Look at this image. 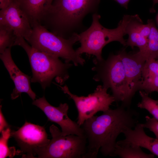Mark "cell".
Wrapping results in <instances>:
<instances>
[{
    "instance_id": "6da1fadb",
    "label": "cell",
    "mask_w": 158,
    "mask_h": 158,
    "mask_svg": "<svg viewBox=\"0 0 158 158\" xmlns=\"http://www.w3.org/2000/svg\"><path fill=\"white\" fill-rule=\"evenodd\" d=\"M139 115L136 111L121 105L85 120L81 126L87 142L83 158H97L99 150L104 156H111L118 136L125 130L134 128Z\"/></svg>"
},
{
    "instance_id": "7a4b0ae2",
    "label": "cell",
    "mask_w": 158,
    "mask_h": 158,
    "mask_svg": "<svg viewBox=\"0 0 158 158\" xmlns=\"http://www.w3.org/2000/svg\"><path fill=\"white\" fill-rule=\"evenodd\" d=\"M100 0H53L40 23L49 31L68 39L83 31V21L97 13Z\"/></svg>"
},
{
    "instance_id": "3957f363",
    "label": "cell",
    "mask_w": 158,
    "mask_h": 158,
    "mask_svg": "<svg viewBox=\"0 0 158 158\" xmlns=\"http://www.w3.org/2000/svg\"><path fill=\"white\" fill-rule=\"evenodd\" d=\"M26 41L22 37L17 36L14 45L22 47L28 56L32 74L31 82L39 83L44 90L50 86L54 79L63 85L69 77L68 70L72 64L34 48Z\"/></svg>"
},
{
    "instance_id": "277c9868",
    "label": "cell",
    "mask_w": 158,
    "mask_h": 158,
    "mask_svg": "<svg viewBox=\"0 0 158 158\" xmlns=\"http://www.w3.org/2000/svg\"><path fill=\"white\" fill-rule=\"evenodd\" d=\"M134 15H124L117 28L113 29L106 28L100 23V16L97 13L92 15V22L90 26L78 34V42L80 46L75 50L81 55L85 54L95 57L101 60L102 51L107 44L113 41H118L126 46V40L123 38L126 35V27Z\"/></svg>"
},
{
    "instance_id": "5b68a950",
    "label": "cell",
    "mask_w": 158,
    "mask_h": 158,
    "mask_svg": "<svg viewBox=\"0 0 158 158\" xmlns=\"http://www.w3.org/2000/svg\"><path fill=\"white\" fill-rule=\"evenodd\" d=\"M92 70L95 72L93 79L102 83L104 87L110 89L115 102L129 108L132 95L126 76L123 63L117 54H110L106 60L95 58Z\"/></svg>"
},
{
    "instance_id": "8992f818",
    "label": "cell",
    "mask_w": 158,
    "mask_h": 158,
    "mask_svg": "<svg viewBox=\"0 0 158 158\" xmlns=\"http://www.w3.org/2000/svg\"><path fill=\"white\" fill-rule=\"evenodd\" d=\"M31 34L26 40L32 47L46 53L72 62L76 66L83 65L85 60L73 48L78 42L76 34L68 39L57 35L49 31L38 23L32 25Z\"/></svg>"
},
{
    "instance_id": "52a82bcc",
    "label": "cell",
    "mask_w": 158,
    "mask_h": 158,
    "mask_svg": "<svg viewBox=\"0 0 158 158\" xmlns=\"http://www.w3.org/2000/svg\"><path fill=\"white\" fill-rule=\"evenodd\" d=\"M52 139L47 145L37 149L39 158H83L86 153L87 141L84 135H63L54 125L49 128Z\"/></svg>"
},
{
    "instance_id": "ba28073f",
    "label": "cell",
    "mask_w": 158,
    "mask_h": 158,
    "mask_svg": "<svg viewBox=\"0 0 158 158\" xmlns=\"http://www.w3.org/2000/svg\"><path fill=\"white\" fill-rule=\"evenodd\" d=\"M59 86L74 102L78 113L77 123L80 126L85 120L97 112L109 109L110 106L115 102L112 95L108 93V89L102 85L97 86L94 92L87 96H79L73 94L66 85Z\"/></svg>"
},
{
    "instance_id": "9c48e42d",
    "label": "cell",
    "mask_w": 158,
    "mask_h": 158,
    "mask_svg": "<svg viewBox=\"0 0 158 158\" xmlns=\"http://www.w3.org/2000/svg\"><path fill=\"white\" fill-rule=\"evenodd\" d=\"M11 138H14L20 148L17 154L22 155L23 158H35L36 150L50 141L44 127L27 121L18 130L11 131Z\"/></svg>"
},
{
    "instance_id": "30bf717a",
    "label": "cell",
    "mask_w": 158,
    "mask_h": 158,
    "mask_svg": "<svg viewBox=\"0 0 158 158\" xmlns=\"http://www.w3.org/2000/svg\"><path fill=\"white\" fill-rule=\"evenodd\" d=\"M32 104L40 109L49 121L57 124L61 127L63 135H85L81 127L68 116L69 106L67 103H61L59 107H55L50 104L43 96L33 101Z\"/></svg>"
},
{
    "instance_id": "8fae6325",
    "label": "cell",
    "mask_w": 158,
    "mask_h": 158,
    "mask_svg": "<svg viewBox=\"0 0 158 158\" xmlns=\"http://www.w3.org/2000/svg\"><path fill=\"white\" fill-rule=\"evenodd\" d=\"M0 25L9 28L16 36L22 37L26 40L32 32L29 20L17 0H13L7 8L0 10Z\"/></svg>"
},
{
    "instance_id": "7c38bea8",
    "label": "cell",
    "mask_w": 158,
    "mask_h": 158,
    "mask_svg": "<svg viewBox=\"0 0 158 158\" xmlns=\"http://www.w3.org/2000/svg\"><path fill=\"white\" fill-rule=\"evenodd\" d=\"M11 48H7L0 55V58L15 84L11 98L12 100L15 99L22 93L25 92L34 101L36 99V95L31 87V77L22 72L16 65L12 58Z\"/></svg>"
},
{
    "instance_id": "4fadbf2b",
    "label": "cell",
    "mask_w": 158,
    "mask_h": 158,
    "mask_svg": "<svg viewBox=\"0 0 158 158\" xmlns=\"http://www.w3.org/2000/svg\"><path fill=\"white\" fill-rule=\"evenodd\" d=\"M118 54L123 63L126 77L134 96L140 90L146 59L139 51L135 53H127L123 49Z\"/></svg>"
},
{
    "instance_id": "5bb4252c",
    "label": "cell",
    "mask_w": 158,
    "mask_h": 158,
    "mask_svg": "<svg viewBox=\"0 0 158 158\" xmlns=\"http://www.w3.org/2000/svg\"><path fill=\"white\" fill-rule=\"evenodd\" d=\"M143 123H138L133 129L128 128L123 133L127 141L145 148L158 157V139L150 137L145 133Z\"/></svg>"
},
{
    "instance_id": "9a60e30c",
    "label": "cell",
    "mask_w": 158,
    "mask_h": 158,
    "mask_svg": "<svg viewBox=\"0 0 158 158\" xmlns=\"http://www.w3.org/2000/svg\"><path fill=\"white\" fill-rule=\"evenodd\" d=\"M31 25L40 22L51 7L53 0H17Z\"/></svg>"
},
{
    "instance_id": "2e32d148",
    "label": "cell",
    "mask_w": 158,
    "mask_h": 158,
    "mask_svg": "<svg viewBox=\"0 0 158 158\" xmlns=\"http://www.w3.org/2000/svg\"><path fill=\"white\" fill-rule=\"evenodd\" d=\"M140 90L148 94L154 92H158V64L156 59H146L142 69Z\"/></svg>"
},
{
    "instance_id": "e0dca14e",
    "label": "cell",
    "mask_w": 158,
    "mask_h": 158,
    "mask_svg": "<svg viewBox=\"0 0 158 158\" xmlns=\"http://www.w3.org/2000/svg\"><path fill=\"white\" fill-rule=\"evenodd\" d=\"M141 20L138 16L135 15L128 23L126 30V34L128 36L126 46H130L132 49L135 47H138L139 52L144 56L147 47L148 39L142 35L138 30V23Z\"/></svg>"
},
{
    "instance_id": "ac0fdd59",
    "label": "cell",
    "mask_w": 158,
    "mask_h": 158,
    "mask_svg": "<svg viewBox=\"0 0 158 158\" xmlns=\"http://www.w3.org/2000/svg\"><path fill=\"white\" fill-rule=\"evenodd\" d=\"M122 158H153L154 155L144 152L141 147L124 139L117 141L111 156Z\"/></svg>"
},
{
    "instance_id": "d6986e66",
    "label": "cell",
    "mask_w": 158,
    "mask_h": 158,
    "mask_svg": "<svg viewBox=\"0 0 158 158\" xmlns=\"http://www.w3.org/2000/svg\"><path fill=\"white\" fill-rule=\"evenodd\" d=\"M151 25V31L148 37V44L144 56L146 59H156L158 55V29L152 20H149Z\"/></svg>"
},
{
    "instance_id": "ffe728a7",
    "label": "cell",
    "mask_w": 158,
    "mask_h": 158,
    "mask_svg": "<svg viewBox=\"0 0 158 158\" xmlns=\"http://www.w3.org/2000/svg\"><path fill=\"white\" fill-rule=\"evenodd\" d=\"M17 36L9 28L0 25V53H3L6 49L14 46Z\"/></svg>"
},
{
    "instance_id": "44dd1931",
    "label": "cell",
    "mask_w": 158,
    "mask_h": 158,
    "mask_svg": "<svg viewBox=\"0 0 158 158\" xmlns=\"http://www.w3.org/2000/svg\"><path fill=\"white\" fill-rule=\"evenodd\" d=\"M139 93L141 101L137 104L138 107L147 110L153 117L158 120V103L149 96V94L144 91L140 90Z\"/></svg>"
},
{
    "instance_id": "7402d4cb",
    "label": "cell",
    "mask_w": 158,
    "mask_h": 158,
    "mask_svg": "<svg viewBox=\"0 0 158 158\" xmlns=\"http://www.w3.org/2000/svg\"><path fill=\"white\" fill-rule=\"evenodd\" d=\"M11 130L9 127L3 130L1 133L0 138V158H5L7 157H13L16 154L15 148L9 147L8 145V139L11 138Z\"/></svg>"
},
{
    "instance_id": "603a6c76",
    "label": "cell",
    "mask_w": 158,
    "mask_h": 158,
    "mask_svg": "<svg viewBox=\"0 0 158 158\" xmlns=\"http://www.w3.org/2000/svg\"><path fill=\"white\" fill-rule=\"evenodd\" d=\"M145 122L143 123L144 128L152 132L158 139V120L154 117L147 115L145 117Z\"/></svg>"
},
{
    "instance_id": "cb8c5ba5",
    "label": "cell",
    "mask_w": 158,
    "mask_h": 158,
    "mask_svg": "<svg viewBox=\"0 0 158 158\" xmlns=\"http://www.w3.org/2000/svg\"><path fill=\"white\" fill-rule=\"evenodd\" d=\"M138 30L141 34L144 37L148 38L151 31V25L149 20H147V23L143 24L141 20L139 21L138 23Z\"/></svg>"
},
{
    "instance_id": "d4e9b609",
    "label": "cell",
    "mask_w": 158,
    "mask_h": 158,
    "mask_svg": "<svg viewBox=\"0 0 158 158\" xmlns=\"http://www.w3.org/2000/svg\"><path fill=\"white\" fill-rule=\"evenodd\" d=\"M1 105L0 107V132L9 127L8 124L7 122L2 114L1 110Z\"/></svg>"
},
{
    "instance_id": "484cf974",
    "label": "cell",
    "mask_w": 158,
    "mask_h": 158,
    "mask_svg": "<svg viewBox=\"0 0 158 158\" xmlns=\"http://www.w3.org/2000/svg\"><path fill=\"white\" fill-rule=\"evenodd\" d=\"M13 0H0V8L1 10L7 8L11 3Z\"/></svg>"
},
{
    "instance_id": "4316f807",
    "label": "cell",
    "mask_w": 158,
    "mask_h": 158,
    "mask_svg": "<svg viewBox=\"0 0 158 158\" xmlns=\"http://www.w3.org/2000/svg\"><path fill=\"white\" fill-rule=\"evenodd\" d=\"M121 6L124 7L126 9L128 8V4L130 0H114Z\"/></svg>"
},
{
    "instance_id": "83f0119b",
    "label": "cell",
    "mask_w": 158,
    "mask_h": 158,
    "mask_svg": "<svg viewBox=\"0 0 158 158\" xmlns=\"http://www.w3.org/2000/svg\"><path fill=\"white\" fill-rule=\"evenodd\" d=\"M153 5H154L155 4L158 3V0H152Z\"/></svg>"
},
{
    "instance_id": "f1b7e54d",
    "label": "cell",
    "mask_w": 158,
    "mask_h": 158,
    "mask_svg": "<svg viewBox=\"0 0 158 158\" xmlns=\"http://www.w3.org/2000/svg\"><path fill=\"white\" fill-rule=\"evenodd\" d=\"M156 61L158 64V55L157 56V58L156 59Z\"/></svg>"
},
{
    "instance_id": "f546056e",
    "label": "cell",
    "mask_w": 158,
    "mask_h": 158,
    "mask_svg": "<svg viewBox=\"0 0 158 158\" xmlns=\"http://www.w3.org/2000/svg\"><path fill=\"white\" fill-rule=\"evenodd\" d=\"M157 103H158V100H157Z\"/></svg>"
}]
</instances>
